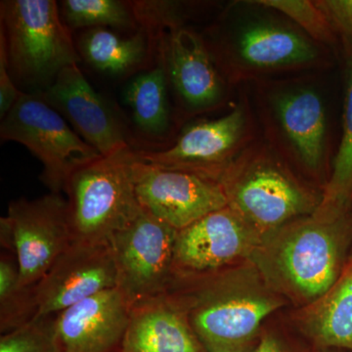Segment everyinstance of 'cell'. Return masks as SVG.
Returning <instances> with one entry per match:
<instances>
[{
    "mask_svg": "<svg viewBox=\"0 0 352 352\" xmlns=\"http://www.w3.org/2000/svg\"><path fill=\"white\" fill-rule=\"evenodd\" d=\"M351 237V212L307 215L261 235L250 256L273 289L310 305L342 275Z\"/></svg>",
    "mask_w": 352,
    "mask_h": 352,
    "instance_id": "6da1fadb",
    "label": "cell"
},
{
    "mask_svg": "<svg viewBox=\"0 0 352 352\" xmlns=\"http://www.w3.org/2000/svg\"><path fill=\"white\" fill-rule=\"evenodd\" d=\"M170 296L182 305L207 352H251L261 323L280 300L226 273L176 279Z\"/></svg>",
    "mask_w": 352,
    "mask_h": 352,
    "instance_id": "7a4b0ae2",
    "label": "cell"
},
{
    "mask_svg": "<svg viewBox=\"0 0 352 352\" xmlns=\"http://www.w3.org/2000/svg\"><path fill=\"white\" fill-rule=\"evenodd\" d=\"M0 24L16 85L38 94L65 68L82 61L54 0H2Z\"/></svg>",
    "mask_w": 352,
    "mask_h": 352,
    "instance_id": "3957f363",
    "label": "cell"
},
{
    "mask_svg": "<svg viewBox=\"0 0 352 352\" xmlns=\"http://www.w3.org/2000/svg\"><path fill=\"white\" fill-rule=\"evenodd\" d=\"M270 148H248L227 166L219 182L228 206L261 235L314 214L322 198L292 175Z\"/></svg>",
    "mask_w": 352,
    "mask_h": 352,
    "instance_id": "277c9868",
    "label": "cell"
},
{
    "mask_svg": "<svg viewBox=\"0 0 352 352\" xmlns=\"http://www.w3.org/2000/svg\"><path fill=\"white\" fill-rule=\"evenodd\" d=\"M132 148L100 157L72 173L65 184L73 242L110 244L142 210L136 196Z\"/></svg>",
    "mask_w": 352,
    "mask_h": 352,
    "instance_id": "5b68a950",
    "label": "cell"
},
{
    "mask_svg": "<svg viewBox=\"0 0 352 352\" xmlns=\"http://www.w3.org/2000/svg\"><path fill=\"white\" fill-rule=\"evenodd\" d=\"M0 138L25 146L43 164L41 182L61 194L76 168L102 157L55 109L32 92H23L1 120Z\"/></svg>",
    "mask_w": 352,
    "mask_h": 352,
    "instance_id": "8992f818",
    "label": "cell"
},
{
    "mask_svg": "<svg viewBox=\"0 0 352 352\" xmlns=\"http://www.w3.org/2000/svg\"><path fill=\"white\" fill-rule=\"evenodd\" d=\"M296 25L271 18H258L222 34L210 50L215 63L230 76L311 68L322 58L318 43Z\"/></svg>",
    "mask_w": 352,
    "mask_h": 352,
    "instance_id": "52a82bcc",
    "label": "cell"
},
{
    "mask_svg": "<svg viewBox=\"0 0 352 352\" xmlns=\"http://www.w3.org/2000/svg\"><path fill=\"white\" fill-rule=\"evenodd\" d=\"M72 242L68 204L61 194L12 201L0 219L2 250L16 254L27 286H36Z\"/></svg>",
    "mask_w": 352,
    "mask_h": 352,
    "instance_id": "ba28073f",
    "label": "cell"
},
{
    "mask_svg": "<svg viewBox=\"0 0 352 352\" xmlns=\"http://www.w3.org/2000/svg\"><path fill=\"white\" fill-rule=\"evenodd\" d=\"M178 231L142 208L129 226L110 240L119 286L131 303L166 295L175 282Z\"/></svg>",
    "mask_w": 352,
    "mask_h": 352,
    "instance_id": "9c48e42d",
    "label": "cell"
},
{
    "mask_svg": "<svg viewBox=\"0 0 352 352\" xmlns=\"http://www.w3.org/2000/svg\"><path fill=\"white\" fill-rule=\"evenodd\" d=\"M133 179L141 207L177 231L228 206L219 182L146 163L138 153Z\"/></svg>",
    "mask_w": 352,
    "mask_h": 352,
    "instance_id": "30bf717a",
    "label": "cell"
},
{
    "mask_svg": "<svg viewBox=\"0 0 352 352\" xmlns=\"http://www.w3.org/2000/svg\"><path fill=\"white\" fill-rule=\"evenodd\" d=\"M247 138L248 116L238 106L219 119L189 124L168 149L138 153L146 163L219 182L227 166L242 153Z\"/></svg>",
    "mask_w": 352,
    "mask_h": 352,
    "instance_id": "8fae6325",
    "label": "cell"
},
{
    "mask_svg": "<svg viewBox=\"0 0 352 352\" xmlns=\"http://www.w3.org/2000/svg\"><path fill=\"white\" fill-rule=\"evenodd\" d=\"M261 235L227 206L178 231L175 280L208 276L251 256Z\"/></svg>",
    "mask_w": 352,
    "mask_h": 352,
    "instance_id": "7c38bea8",
    "label": "cell"
},
{
    "mask_svg": "<svg viewBox=\"0 0 352 352\" xmlns=\"http://www.w3.org/2000/svg\"><path fill=\"white\" fill-rule=\"evenodd\" d=\"M118 286L117 265L110 244L72 242L36 285V319L54 316Z\"/></svg>",
    "mask_w": 352,
    "mask_h": 352,
    "instance_id": "4fadbf2b",
    "label": "cell"
},
{
    "mask_svg": "<svg viewBox=\"0 0 352 352\" xmlns=\"http://www.w3.org/2000/svg\"><path fill=\"white\" fill-rule=\"evenodd\" d=\"M36 94L63 116L102 157L131 148L124 124L88 82L78 64L65 68L50 87Z\"/></svg>",
    "mask_w": 352,
    "mask_h": 352,
    "instance_id": "5bb4252c",
    "label": "cell"
},
{
    "mask_svg": "<svg viewBox=\"0 0 352 352\" xmlns=\"http://www.w3.org/2000/svg\"><path fill=\"white\" fill-rule=\"evenodd\" d=\"M159 41L168 82L183 107L193 113L217 107L224 82L203 36L183 27Z\"/></svg>",
    "mask_w": 352,
    "mask_h": 352,
    "instance_id": "9a60e30c",
    "label": "cell"
},
{
    "mask_svg": "<svg viewBox=\"0 0 352 352\" xmlns=\"http://www.w3.org/2000/svg\"><path fill=\"white\" fill-rule=\"evenodd\" d=\"M131 305L119 288L108 289L55 315L63 352H122Z\"/></svg>",
    "mask_w": 352,
    "mask_h": 352,
    "instance_id": "2e32d148",
    "label": "cell"
},
{
    "mask_svg": "<svg viewBox=\"0 0 352 352\" xmlns=\"http://www.w3.org/2000/svg\"><path fill=\"white\" fill-rule=\"evenodd\" d=\"M270 102L280 132L294 156L308 170H320L328 139L327 113L320 94L298 83L276 90Z\"/></svg>",
    "mask_w": 352,
    "mask_h": 352,
    "instance_id": "e0dca14e",
    "label": "cell"
},
{
    "mask_svg": "<svg viewBox=\"0 0 352 352\" xmlns=\"http://www.w3.org/2000/svg\"><path fill=\"white\" fill-rule=\"evenodd\" d=\"M122 352H207L173 296L132 305Z\"/></svg>",
    "mask_w": 352,
    "mask_h": 352,
    "instance_id": "ac0fdd59",
    "label": "cell"
},
{
    "mask_svg": "<svg viewBox=\"0 0 352 352\" xmlns=\"http://www.w3.org/2000/svg\"><path fill=\"white\" fill-rule=\"evenodd\" d=\"M155 41L140 30L122 36L107 28H95L80 32L76 44L85 63L102 74L122 78L148 66Z\"/></svg>",
    "mask_w": 352,
    "mask_h": 352,
    "instance_id": "d6986e66",
    "label": "cell"
},
{
    "mask_svg": "<svg viewBox=\"0 0 352 352\" xmlns=\"http://www.w3.org/2000/svg\"><path fill=\"white\" fill-rule=\"evenodd\" d=\"M302 325L321 349L352 352V261L332 288L308 305Z\"/></svg>",
    "mask_w": 352,
    "mask_h": 352,
    "instance_id": "ffe728a7",
    "label": "cell"
},
{
    "mask_svg": "<svg viewBox=\"0 0 352 352\" xmlns=\"http://www.w3.org/2000/svg\"><path fill=\"white\" fill-rule=\"evenodd\" d=\"M157 55L156 68L136 76L124 91L136 126L151 138H163L170 126L168 74L161 53Z\"/></svg>",
    "mask_w": 352,
    "mask_h": 352,
    "instance_id": "44dd1931",
    "label": "cell"
},
{
    "mask_svg": "<svg viewBox=\"0 0 352 352\" xmlns=\"http://www.w3.org/2000/svg\"><path fill=\"white\" fill-rule=\"evenodd\" d=\"M352 207V57L346 58V96L342 139L333 161L332 175L314 215L336 217L351 212Z\"/></svg>",
    "mask_w": 352,
    "mask_h": 352,
    "instance_id": "7402d4cb",
    "label": "cell"
},
{
    "mask_svg": "<svg viewBox=\"0 0 352 352\" xmlns=\"http://www.w3.org/2000/svg\"><path fill=\"white\" fill-rule=\"evenodd\" d=\"M36 315V286L23 284L16 254L4 250L0 256V333L23 327Z\"/></svg>",
    "mask_w": 352,
    "mask_h": 352,
    "instance_id": "603a6c76",
    "label": "cell"
},
{
    "mask_svg": "<svg viewBox=\"0 0 352 352\" xmlns=\"http://www.w3.org/2000/svg\"><path fill=\"white\" fill-rule=\"evenodd\" d=\"M59 9L69 30L111 27L139 31L131 3L124 0H63Z\"/></svg>",
    "mask_w": 352,
    "mask_h": 352,
    "instance_id": "cb8c5ba5",
    "label": "cell"
},
{
    "mask_svg": "<svg viewBox=\"0 0 352 352\" xmlns=\"http://www.w3.org/2000/svg\"><path fill=\"white\" fill-rule=\"evenodd\" d=\"M258 6L272 9L293 21L296 27L319 44L332 45L336 43L330 23L315 1L308 0H261Z\"/></svg>",
    "mask_w": 352,
    "mask_h": 352,
    "instance_id": "d4e9b609",
    "label": "cell"
},
{
    "mask_svg": "<svg viewBox=\"0 0 352 352\" xmlns=\"http://www.w3.org/2000/svg\"><path fill=\"white\" fill-rule=\"evenodd\" d=\"M0 352H63L55 328V315L34 319L1 335Z\"/></svg>",
    "mask_w": 352,
    "mask_h": 352,
    "instance_id": "484cf974",
    "label": "cell"
},
{
    "mask_svg": "<svg viewBox=\"0 0 352 352\" xmlns=\"http://www.w3.org/2000/svg\"><path fill=\"white\" fill-rule=\"evenodd\" d=\"M129 3L138 29L149 34L155 41H159L166 30L173 32L183 28V22L186 19V11L182 2L131 0Z\"/></svg>",
    "mask_w": 352,
    "mask_h": 352,
    "instance_id": "4316f807",
    "label": "cell"
},
{
    "mask_svg": "<svg viewBox=\"0 0 352 352\" xmlns=\"http://www.w3.org/2000/svg\"><path fill=\"white\" fill-rule=\"evenodd\" d=\"M315 3L327 18L336 38L342 41L346 58L352 57V0H319Z\"/></svg>",
    "mask_w": 352,
    "mask_h": 352,
    "instance_id": "83f0119b",
    "label": "cell"
},
{
    "mask_svg": "<svg viewBox=\"0 0 352 352\" xmlns=\"http://www.w3.org/2000/svg\"><path fill=\"white\" fill-rule=\"evenodd\" d=\"M23 91L18 89L9 69L6 44L0 38V118L1 120L15 105Z\"/></svg>",
    "mask_w": 352,
    "mask_h": 352,
    "instance_id": "f1b7e54d",
    "label": "cell"
},
{
    "mask_svg": "<svg viewBox=\"0 0 352 352\" xmlns=\"http://www.w3.org/2000/svg\"><path fill=\"white\" fill-rule=\"evenodd\" d=\"M251 352H292L288 346L275 336L267 333L263 336Z\"/></svg>",
    "mask_w": 352,
    "mask_h": 352,
    "instance_id": "f546056e",
    "label": "cell"
},
{
    "mask_svg": "<svg viewBox=\"0 0 352 352\" xmlns=\"http://www.w3.org/2000/svg\"><path fill=\"white\" fill-rule=\"evenodd\" d=\"M320 352H333L331 349H321Z\"/></svg>",
    "mask_w": 352,
    "mask_h": 352,
    "instance_id": "4dcf8cb0",
    "label": "cell"
}]
</instances>
